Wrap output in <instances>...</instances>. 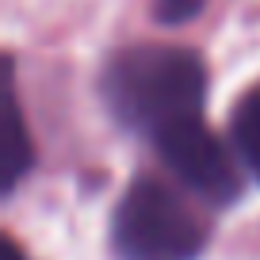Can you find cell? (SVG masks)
I'll use <instances>...</instances> for the list:
<instances>
[{
	"label": "cell",
	"mask_w": 260,
	"mask_h": 260,
	"mask_svg": "<svg viewBox=\"0 0 260 260\" xmlns=\"http://www.w3.org/2000/svg\"><path fill=\"white\" fill-rule=\"evenodd\" d=\"M203 96V57L184 46H130L111 57L104 73V100L111 115L149 138L184 119H199Z\"/></svg>",
	"instance_id": "6da1fadb"
},
{
	"label": "cell",
	"mask_w": 260,
	"mask_h": 260,
	"mask_svg": "<svg viewBox=\"0 0 260 260\" xmlns=\"http://www.w3.org/2000/svg\"><path fill=\"white\" fill-rule=\"evenodd\" d=\"M111 241L119 260H195L207 230L161 180H134L115 211Z\"/></svg>",
	"instance_id": "7a4b0ae2"
},
{
	"label": "cell",
	"mask_w": 260,
	"mask_h": 260,
	"mask_svg": "<svg viewBox=\"0 0 260 260\" xmlns=\"http://www.w3.org/2000/svg\"><path fill=\"white\" fill-rule=\"evenodd\" d=\"M161 161L172 169V176L184 187H191L199 199L214 207H226L241 195V172L230 149L203 126V119H184L176 126L157 134Z\"/></svg>",
	"instance_id": "3957f363"
},
{
	"label": "cell",
	"mask_w": 260,
	"mask_h": 260,
	"mask_svg": "<svg viewBox=\"0 0 260 260\" xmlns=\"http://www.w3.org/2000/svg\"><path fill=\"white\" fill-rule=\"evenodd\" d=\"M8 122H4V191L19 184L27 169H31V134L23 126V111L16 104V92H8Z\"/></svg>",
	"instance_id": "277c9868"
},
{
	"label": "cell",
	"mask_w": 260,
	"mask_h": 260,
	"mask_svg": "<svg viewBox=\"0 0 260 260\" xmlns=\"http://www.w3.org/2000/svg\"><path fill=\"white\" fill-rule=\"evenodd\" d=\"M234 146L241 149L245 165L260 176V88H252L249 96L237 104L234 111Z\"/></svg>",
	"instance_id": "5b68a950"
},
{
	"label": "cell",
	"mask_w": 260,
	"mask_h": 260,
	"mask_svg": "<svg viewBox=\"0 0 260 260\" xmlns=\"http://www.w3.org/2000/svg\"><path fill=\"white\" fill-rule=\"evenodd\" d=\"M203 4L207 0H157L153 16H157V23H165V27H180V23H187V19L199 16Z\"/></svg>",
	"instance_id": "8992f818"
},
{
	"label": "cell",
	"mask_w": 260,
	"mask_h": 260,
	"mask_svg": "<svg viewBox=\"0 0 260 260\" xmlns=\"http://www.w3.org/2000/svg\"><path fill=\"white\" fill-rule=\"evenodd\" d=\"M0 260H23V252H19V245L12 241V237L0 241Z\"/></svg>",
	"instance_id": "52a82bcc"
}]
</instances>
